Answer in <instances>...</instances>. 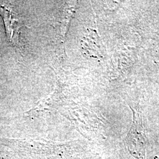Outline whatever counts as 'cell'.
Listing matches in <instances>:
<instances>
[{
  "label": "cell",
  "mask_w": 159,
  "mask_h": 159,
  "mask_svg": "<svg viewBox=\"0 0 159 159\" xmlns=\"http://www.w3.org/2000/svg\"><path fill=\"white\" fill-rule=\"evenodd\" d=\"M133 121L125 138V144L131 155L136 159H146V136L143 123L142 115L131 108Z\"/></svg>",
  "instance_id": "obj_1"
},
{
  "label": "cell",
  "mask_w": 159,
  "mask_h": 159,
  "mask_svg": "<svg viewBox=\"0 0 159 159\" xmlns=\"http://www.w3.org/2000/svg\"><path fill=\"white\" fill-rule=\"evenodd\" d=\"M0 16L4 20L8 39L13 43L17 44L18 42V33L19 29L17 19L14 17L11 12L3 6L0 7Z\"/></svg>",
  "instance_id": "obj_2"
}]
</instances>
